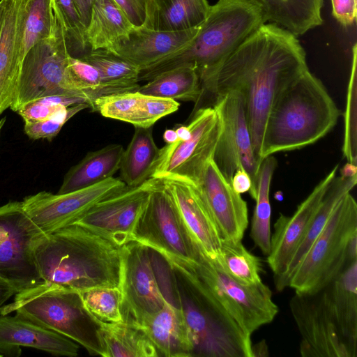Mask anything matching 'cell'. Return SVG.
Masks as SVG:
<instances>
[{
	"label": "cell",
	"instance_id": "6da1fadb",
	"mask_svg": "<svg viewBox=\"0 0 357 357\" xmlns=\"http://www.w3.org/2000/svg\"><path fill=\"white\" fill-rule=\"evenodd\" d=\"M308 70L297 36L275 24L265 23L202 83L199 102L205 96H211L213 104L230 91L241 94L253 149L261 164L263 135L272 106L281 92Z\"/></svg>",
	"mask_w": 357,
	"mask_h": 357
},
{
	"label": "cell",
	"instance_id": "7a4b0ae2",
	"mask_svg": "<svg viewBox=\"0 0 357 357\" xmlns=\"http://www.w3.org/2000/svg\"><path fill=\"white\" fill-rule=\"evenodd\" d=\"M33 252L44 282L79 293L120 287L122 246L79 225L44 234Z\"/></svg>",
	"mask_w": 357,
	"mask_h": 357
},
{
	"label": "cell",
	"instance_id": "3957f363",
	"mask_svg": "<svg viewBox=\"0 0 357 357\" xmlns=\"http://www.w3.org/2000/svg\"><path fill=\"white\" fill-rule=\"evenodd\" d=\"M267 17L252 0H218L206 18L183 48L139 70V81H149L170 69L194 68L201 84L215 68L263 24Z\"/></svg>",
	"mask_w": 357,
	"mask_h": 357
},
{
	"label": "cell",
	"instance_id": "277c9868",
	"mask_svg": "<svg viewBox=\"0 0 357 357\" xmlns=\"http://www.w3.org/2000/svg\"><path fill=\"white\" fill-rule=\"evenodd\" d=\"M340 112L319 79L309 70L278 96L268 114L261 159L302 149L326 135Z\"/></svg>",
	"mask_w": 357,
	"mask_h": 357
},
{
	"label": "cell",
	"instance_id": "5b68a950",
	"mask_svg": "<svg viewBox=\"0 0 357 357\" xmlns=\"http://www.w3.org/2000/svg\"><path fill=\"white\" fill-rule=\"evenodd\" d=\"M168 264L184 281V292L178 289L177 298L190 331L193 356L252 357L251 337L188 264L177 259Z\"/></svg>",
	"mask_w": 357,
	"mask_h": 357
},
{
	"label": "cell",
	"instance_id": "8992f818",
	"mask_svg": "<svg viewBox=\"0 0 357 357\" xmlns=\"http://www.w3.org/2000/svg\"><path fill=\"white\" fill-rule=\"evenodd\" d=\"M15 315L77 342L91 355L104 356L100 321L85 307L80 293L43 282L15 294L0 314Z\"/></svg>",
	"mask_w": 357,
	"mask_h": 357
},
{
	"label": "cell",
	"instance_id": "52a82bcc",
	"mask_svg": "<svg viewBox=\"0 0 357 357\" xmlns=\"http://www.w3.org/2000/svg\"><path fill=\"white\" fill-rule=\"evenodd\" d=\"M354 259H357V204L349 192L334 208L292 273L288 287L297 294H317Z\"/></svg>",
	"mask_w": 357,
	"mask_h": 357
},
{
	"label": "cell",
	"instance_id": "ba28073f",
	"mask_svg": "<svg viewBox=\"0 0 357 357\" xmlns=\"http://www.w3.org/2000/svg\"><path fill=\"white\" fill-rule=\"evenodd\" d=\"M184 261L248 335L251 337L277 315L278 307L263 282L250 286L241 284L229 274L218 256L209 257L202 248L195 261Z\"/></svg>",
	"mask_w": 357,
	"mask_h": 357
},
{
	"label": "cell",
	"instance_id": "9c48e42d",
	"mask_svg": "<svg viewBox=\"0 0 357 357\" xmlns=\"http://www.w3.org/2000/svg\"><path fill=\"white\" fill-rule=\"evenodd\" d=\"M69 55L62 27L56 17L51 36L36 43L24 56L10 108L17 112L29 102L55 95L79 96L87 102L68 75Z\"/></svg>",
	"mask_w": 357,
	"mask_h": 357
},
{
	"label": "cell",
	"instance_id": "30bf717a",
	"mask_svg": "<svg viewBox=\"0 0 357 357\" xmlns=\"http://www.w3.org/2000/svg\"><path fill=\"white\" fill-rule=\"evenodd\" d=\"M131 241L148 247L163 259L195 261L201 250L173 199L158 178L135 224Z\"/></svg>",
	"mask_w": 357,
	"mask_h": 357
},
{
	"label": "cell",
	"instance_id": "8fae6325",
	"mask_svg": "<svg viewBox=\"0 0 357 357\" xmlns=\"http://www.w3.org/2000/svg\"><path fill=\"white\" fill-rule=\"evenodd\" d=\"M190 137L182 142L166 144L160 149L151 178H176L199 185L208 162L213 158L222 130V121L213 107L193 112L188 124Z\"/></svg>",
	"mask_w": 357,
	"mask_h": 357
},
{
	"label": "cell",
	"instance_id": "7c38bea8",
	"mask_svg": "<svg viewBox=\"0 0 357 357\" xmlns=\"http://www.w3.org/2000/svg\"><path fill=\"white\" fill-rule=\"evenodd\" d=\"M44 234L26 214L22 202L0 206V278L17 293L44 282L33 252Z\"/></svg>",
	"mask_w": 357,
	"mask_h": 357
},
{
	"label": "cell",
	"instance_id": "4fadbf2b",
	"mask_svg": "<svg viewBox=\"0 0 357 357\" xmlns=\"http://www.w3.org/2000/svg\"><path fill=\"white\" fill-rule=\"evenodd\" d=\"M212 106L222 121L213 160L230 184L236 170L243 167L251 178L252 187L249 193L255 199L261 164L253 149L243 97L237 91H230L218 97Z\"/></svg>",
	"mask_w": 357,
	"mask_h": 357
},
{
	"label": "cell",
	"instance_id": "5bb4252c",
	"mask_svg": "<svg viewBox=\"0 0 357 357\" xmlns=\"http://www.w3.org/2000/svg\"><path fill=\"white\" fill-rule=\"evenodd\" d=\"M150 249L135 241L122 246L120 289L123 321L141 326L167 299L158 283Z\"/></svg>",
	"mask_w": 357,
	"mask_h": 357
},
{
	"label": "cell",
	"instance_id": "9a60e30c",
	"mask_svg": "<svg viewBox=\"0 0 357 357\" xmlns=\"http://www.w3.org/2000/svg\"><path fill=\"white\" fill-rule=\"evenodd\" d=\"M126 186L121 179L113 176L70 192H39L26 197L22 203L31 220L43 233L49 234L74 223L94 204Z\"/></svg>",
	"mask_w": 357,
	"mask_h": 357
},
{
	"label": "cell",
	"instance_id": "2e32d148",
	"mask_svg": "<svg viewBox=\"0 0 357 357\" xmlns=\"http://www.w3.org/2000/svg\"><path fill=\"white\" fill-rule=\"evenodd\" d=\"M156 181L155 178H149L137 186H126L94 204L73 224L123 246L131 241L133 229Z\"/></svg>",
	"mask_w": 357,
	"mask_h": 357
},
{
	"label": "cell",
	"instance_id": "e0dca14e",
	"mask_svg": "<svg viewBox=\"0 0 357 357\" xmlns=\"http://www.w3.org/2000/svg\"><path fill=\"white\" fill-rule=\"evenodd\" d=\"M289 306L301 335L302 356H356V351L344 340L331 318L319 291L314 294L296 293Z\"/></svg>",
	"mask_w": 357,
	"mask_h": 357
},
{
	"label": "cell",
	"instance_id": "ac0fdd59",
	"mask_svg": "<svg viewBox=\"0 0 357 357\" xmlns=\"http://www.w3.org/2000/svg\"><path fill=\"white\" fill-rule=\"evenodd\" d=\"M337 165L298 206L291 216L280 214L271 236V249L267 262L273 273L275 287L286 273L289 265L301 245L317 209L336 176Z\"/></svg>",
	"mask_w": 357,
	"mask_h": 357
},
{
	"label": "cell",
	"instance_id": "d6986e66",
	"mask_svg": "<svg viewBox=\"0 0 357 357\" xmlns=\"http://www.w3.org/2000/svg\"><path fill=\"white\" fill-rule=\"evenodd\" d=\"M160 180L199 246L209 257L218 256L222 238L199 185L176 178Z\"/></svg>",
	"mask_w": 357,
	"mask_h": 357
},
{
	"label": "cell",
	"instance_id": "ffe728a7",
	"mask_svg": "<svg viewBox=\"0 0 357 357\" xmlns=\"http://www.w3.org/2000/svg\"><path fill=\"white\" fill-rule=\"evenodd\" d=\"M199 185L222 239L241 241L248 225L247 203L234 190L213 158L208 162Z\"/></svg>",
	"mask_w": 357,
	"mask_h": 357
},
{
	"label": "cell",
	"instance_id": "44dd1931",
	"mask_svg": "<svg viewBox=\"0 0 357 357\" xmlns=\"http://www.w3.org/2000/svg\"><path fill=\"white\" fill-rule=\"evenodd\" d=\"M25 0H3L0 31V115L10 108L23 61Z\"/></svg>",
	"mask_w": 357,
	"mask_h": 357
},
{
	"label": "cell",
	"instance_id": "7402d4cb",
	"mask_svg": "<svg viewBox=\"0 0 357 357\" xmlns=\"http://www.w3.org/2000/svg\"><path fill=\"white\" fill-rule=\"evenodd\" d=\"M199 27L180 31H161L143 26H134L128 36L109 52L140 70L183 48L195 36Z\"/></svg>",
	"mask_w": 357,
	"mask_h": 357
},
{
	"label": "cell",
	"instance_id": "603a6c76",
	"mask_svg": "<svg viewBox=\"0 0 357 357\" xmlns=\"http://www.w3.org/2000/svg\"><path fill=\"white\" fill-rule=\"evenodd\" d=\"M357 259L350 260L343 271L322 290L323 303L338 331L357 351Z\"/></svg>",
	"mask_w": 357,
	"mask_h": 357
},
{
	"label": "cell",
	"instance_id": "cb8c5ba5",
	"mask_svg": "<svg viewBox=\"0 0 357 357\" xmlns=\"http://www.w3.org/2000/svg\"><path fill=\"white\" fill-rule=\"evenodd\" d=\"M20 347L70 357L77 356L79 351L78 345L63 335L16 315L0 314V352Z\"/></svg>",
	"mask_w": 357,
	"mask_h": 357
},
{
	"label": "cell",
	"instance_id": "d4e9b609",
	"mask_svg": "<svg viewBox=\"0 0 357 357\" xmlns=\"http://www.w3.org/2000/svg\"><path fill=\"white\" fill-rule=\"evenodd\" d=\"M140 327L163 356H193V341L183 312L169 301Z\"/></svg>",
	"mask_w": 357,
	"mask_h": 357
},
{
	"label": "cell",
	"instance_id": "484cf974",
	"mask_svg": "<svg viewBox=\"0 0 357 357\" xmlns=\"http://www.w3.org/2000/svg\"><path fill=\"white\" fill-rule=\"evenodd\" d=\"M211 6L207 0H146L143 26L161 31L199 27Z\"/></svg>",
	"mask_w": 357,
	"mask_h": 357
},
{
	"label": "cell",
	"instance_id": "4316f807",
	"mask_svg": "<svg viewBox=\"0 0 357 357\" xmlns=\"http://www.w3.org/2000/svg\"><path fill=\"white\" fill-rule=\"evenodd\" d=\"M124 149L112 144L89 152L64 176L59 194L89 187L113 177L120 168Z\"/></svg>",
	"mask_w": 357,
	"mask_h": 357
},
{
	"label": "cell",
	"instance_id": "83f0119b",
	"mask_svg": "<svg viewBox=\"0 0 357 357\" xmlns=\"http://www.w3.org/2000/svg\"><path fill=\"white\" fill-rule=\"evenodd\" d=\"M134 26L114 0H95L86 28L89 47L91 50L111 51Z\"/></svg>",
	"mask_w": 357,
	"mask_h": 357
},
{
	"label": "cell",
	"instance_id": "f1b7e54d",
	"mask_svg": "<svg viewBox=\"0 0 357 357\" xmlns=\"http://www.w3.org/2000/svg\"><path fill=\"white\" fill-rule=\"evenodd\" d=\"M264 10L268 22L296 36L323 24L324 0H252Z\"/></svg>",
	"mask_w": 357,
	"mask_h": 357
},
{
	"label": "cell",
	"instance_id": "f546056e",
	"mask_svg": "<svg viewBox=\"0 0 357 357\" xmlns=\"http://www.w3.org/2000/svg\"><path fill=\"white\" fill-rule=\"evenodd\" d=\"M357 183V175L351 177L335 176L327 188L309 225L306 234L291 259L282 280L276 287L282 291L289 285V279L308 249L326 225L340 200L349 193Z\"/></svg>",
	"mask_w": 357,
	"mask_h": 357
},
{
	"label": "cell",
	"instance_id": "4dcf8cb0",
	"mask_svg": "<svg viewBox=\"0 0 357 357\" xmlns=\"http://www.w3.org/2000/svg\"><path fill=\"white\" fill-rule=\"evenodd\" d=\"M134 135L124 149L119 170L128 187L137 186L151 177L160 149L153 137L152 127H135Z\"/></svg>",
	"mask_w": 357,
	"mask_h": 357
},
{
	"label": "cell",
	"instance_id": "1f68e13d",
	"mask_svg": "<svg viewBox=\"0 0 357 357\" xmlns=\"http://www.w3.org/2000/svg\"><path fill=\"white\" fill-rule=\"evenodd\" d=\"M104 357H155L158 351L144 330L123 321H100Z\"/></svg>",
	"mask_w": 357,
	"mask_h": 357
},
{
	"label": "cell",
	"instance_id": "d6a6232c",
	"mask_svg": "<svg viewBox=\"0 0 357 357\" xmlns=\"http://www.w3.org/2000/svg\"><path fill=\"white\" fill-rule=\"evenodd\" d=\"M138 91L176 101H192L196 105L203 93L199 77L196 70L189 66L176 67L156 75L140 86Z\"/></svg>",
	"mask_w": 357,
	"mask_h": 357
},
{
	"label": "cell",
	"instance_id": "836d02e7",
	"mask_svg": "<svg viewBox=\"0 0 357 357\" xmlns=\"http://www.w3.org/2000/svg\"><path fill=\"white\" fill-rule=\"evenodd\" d=\"M79 59L97 68L109 95L138 91L139 69L114 53L90 50Z\"/></svg>",
	"mask_w": 357,
	"mask_h": 357
},
{
	"label": "cell",
	"instance_id": "e575fe53",
	"mask_svg": "<svg viewBox=\"0 0 357 357\" xmlns=\"http://www.w3.org/2000/svg\"><path fill=\"white\" fill-rule=\"evenodd\" d=\"M277 161L272 155L265 158L260 165L256 187V206L251 223L250 237L261 251L268 255L271 249V208L269 192Z\"/></svg>",
	"mask_w": 357,
	"mask_h": 357
},
{
	"label": "cell",
	"instance_id": "d590c367",
	"mask_svg": "<svg viewBox=\"0 0 357 357\" xmlns=\"http://www.w3.org/2000/svg\"><path fill=\"white\" fill-rule=\"evenodd\" d=\"M229 274L244 285H254L261 281L260 259L250 252L241 241L222 239L218 256Z\"/></svg>",
	"mask_w": 357,
	"mask_h": 357
},
{
	"label": "cell",
	"instance_id": "8d00e7d4",
	"mask_svg": "<svg viewBox=\"0 0 357 357\" xmlns=\"http://www.w3.org/2000/svg\"><path fill=\"white\" fill-rule=\"evenodd\" d=\"M55 21L51 0H25L23 59L36 43L51 36Z\"/></svg>",
	"mask_w": 357,
	"mask_h": 357
},
{
	"label": "cell",
	"instance_id": "74e56055",
	"mask_svg": "<svg viewBox=\"0 0 357 357\" xmlns=\"http://www.w3.org/2000/svg\"><path fill=\"white\" fill-rule=\"evenodd\" d=\"M54 15L59 22L65 36L69 54L81 58L89 48L86 28L73 0H51Z\"/></svg>",
	"mask_w": 357,
	"mask_h": 357
},
{
	"label": "cell",
	"instance_id": "f35d334b",
	"mask_svg": "<svg viewBox=\"0 0 357 357\" xmlns=\"http://www.w3.org/2000/svg\"><path fill=\"white\" fill-rule=\"evenodd\" d=\"M86 310L98 320L116 323L123 320L121 306L122 294L119 287H100L80 293Z\"/></svg>",
	"mask_w": 357,
	"mask_h": 357
},
{
	"label": "cell",
	"instance_id": "ab89813d",
	"mask_svg": "<svg viewBox=\"0 0 357 357\" xmlns=\"http://www.w3.org/2000/svg\"><path fill=\"white\" fill-rule=\"evenodd\" d=\"M142 98V94L138 91L101 96L95 100L93 112L135 126L139 114Z\"/></svg>",
	"mask_w": 357,
	"mask_h": 357
},
{
	"label": "cell",
	"instance_id": "60d3db41",
	"mask_svg": "<svg viewBox=\"0 0 357 357\" xmlns=\"http://www.w3.org/2000/svg\"><path fill=\"white\" fill-rule=\"evenodd\" d=\"M356 44L353 47V59L350 78L347 89L346 109L344 112V133L342 146L344 157L347 162L356 165Z\"/></svg>",
	"mask_w": 357,
	"mask_h": 357
},
{
	"label": "cell",
	"instance_id": "b9f144b4",
	"mask_svg": "<svg viewBox=\"0 0 357 357\" xmlns=\"http://www.w3.org/2000/svg\"><path fill=\"white\" fill-rule=\"evenodd\" d=\"M89 107V105L87 103L63 107L45 119L34 122L25 121L24 132L31 139H46L52 141L71 117L81 110Z\"/></svg>",
	"mask_w": 357,
	"mask_h": 357
},
{
	"label": "cell",
	"instance_id": "7bdbcfd3",
	"mask_svg": "<svg viewBox=\"0 0 357 357\" xmlns=\"http://www.w3.org/2000/svg\"><path fill=\"white\" fill-rule=\"evenodd\" d=\"M179 105L173 99L142 94L139 114L135 127H153L161 118L177 111Z\"/></svg>",
	"mask_w": 357,
	"mask_h": 357
},
{
	"label": "cell",
	"instance_id": "ee69618b",
	"mask_svg": "<svg viewBox=\"0 0 357 357\" xmlns=\"http://www.w3.org/2000/svg\"><path fill=\"white\" fill-rule=\"evenodd\" d=\"M63 106H51L38 100L24 104L17 111L25 121L34 122L45 119Z\"/></svg>",
	"mask_w": 357,
	"mask_h": 357
},
{
	"label": "cell",
	"instance_id": "f6af8a7d",
	"mask_svg": "<svg viewBox=\"0 0 357 357\" xmlns=\"http://www.w3.org/2000/svg\"><path fill=\"white\" fill-rule=\"evenodd\" d=\"M331 3L333 15L340 24L349 26L354 24L357 0H331Z\"/></svg>",
	"mask_w": 357,
	"mask_h": 357
},
{
	"label": "cell",
	"instance_id": "bcb514c9",
	"mask_svg": "<svg viewBox=\"0 0 357 357\" xmlns=\"http://www.w3.org/2000/svg\"><path fill=\"white\" fill-rule=\"evenodd\" d=\"M135 26L143 25L146 0H114Z\"/></svg>",
	"mask_w": 357,
	"mask_h": 357
},
{
	"label": "cell",
	"instance_id": "7dc6e473",
	"mask_svg": "<svg viewBox=\"0 0 357 357\" xmlns=\"http://www.w3.org/2000/svg\"><path fill=\"white\" fill-rule=\"evenodd\" d=\"M231 185L234 190L238 194L250 192L252 190V183L251 178L248 172L243 167H238L234 172Z\"/></svg>",
	"mask_w": 357,
	"mask_h": 357
},
{
	"label": "cell",
	"instance_id": "c3c4849f",
	"mask_svg": "<svg viewBox=\"0 0 357 357\" xmlns=\"http://www.w3.org/2000/svg\"><path fill=\"white\" fill-rule=\"evenodd\" d=\"M80 20L85 28L89 23L91 10L95 0H73Z\"/></svg>",
	"mask_w": 357,
	"mask_h": 357
},
{
	"label": "cell",
	"instance_id": "681fc988",
	"mask_svg": "<svg viewBox=\"0 0 357 357\" xmlns=\"http://www.w3.org/2000/svg\"><path fill=\"white\" fill-rule=\"evenodd\" d=\"M15 294H17L16 289L8 282L0 278V309Z\"/></svg>",
	"mask_w": 357,
	"mask_h": 357
},
{
	"label": "cell",
	"instance_id": "f907efd6",
	"mask_svg": "<svg viewBox=\"0 0 357 357\" xmlns=\"http://www.w3.org/2000/svg\"><path fill=\"white\" fill-rule=\"evenodd\" d=\"M179 142L188 139L190 136V129L188 125L176 124L174 128Z\"/></svg>",
	"mask_w": 357,
	"mask_h": 357
},
{
	"label": "cell",
	"instance_id": "816d5d0a",
	"mask_svg": "<svg viewBox=\"0 0 357 357\" xmlns=\"http://www.w3.org/2000/svg\"><path fill=\"white\" fill-rule=\"evenodd\" d=\"M163 139L166 144H172L178 142V136L175 129H166L163 133Z\"/></svg>",
	"mask_w": 357,
	"mask_h": 357
},
{
	"label": "cell",
	"instance_id": "f5cc1de1",
	"mask_svg": "<svg viewBox=\"0 0 357 357\" xmlns=\"http://www.w3.org/2000/svg\"><path fill=\"white\" fill-rule=\"evenodd\" d=\"M356 165L347 162L340 170L341 176L344 177H351L356 175Z\"/></svg>",
	"mask_w": 357,
	"mask_h": 357
},
{
	"label": "cell",
	"instance_id": "db71d44e",
	"mask_svg": "<svg viewBox=\"0 0 357 357\" xmlns=\"http://www.w3.org/2000/svg\"><path fill=\"white\" fill-rule=\"evenodd\" d=\"M3 13V0H0V31L1 28L2 19Z\"/></svg>",
	"mask_w": 357,
	"mask_h": 357
},
{
	"label": "cell",
	"instance_id": "11a10c76",
	"mask_svg": "<svg viewBox=\"0 0 357 357\" xmlns=\"http://www.w3.org/2000/svg\"><path fill=\"white\" fill-rule=\"evenodd\" d=\"M6 117H3L1 120H0V138H1V130L3 129V127L6 123Z\"/></svg>",
	"mask_w": 357,
	"mask_h": 357
},
{
	"label": "cell",
	"instance_id": "9f6ffc18",
	"mask_svg": "<svg viewBox=\"0 0 357 357\" xmlns=\"http://www.w3.org/2000/svg\"><path fill=\"white\" fill-rule=\"evenodd\" d=\"M3 356V354H0V356Z\"/></svg>",
	"mask_w": 357,
	"mask_h": 357
}]
</instances>
